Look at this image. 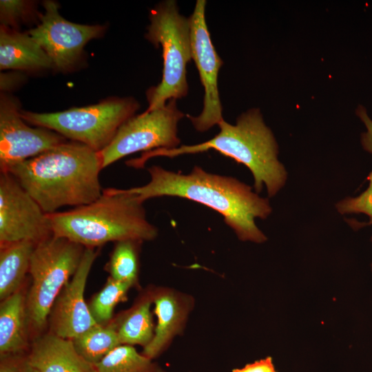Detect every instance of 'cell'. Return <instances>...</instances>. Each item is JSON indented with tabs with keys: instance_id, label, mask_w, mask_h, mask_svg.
Returning a JSON list of instances; mask_svg holds the SVG:
<instances>
[{
	"instance_id": "obj_1",
	"label": "cell",
	"mask_w": 372,
	"mask_h": 372,
	"mask_svg": "<svg viewBox=\"0 0 372 372\" xmlns=\"http://www.w3.org/2000/svg\"><path fill=\"white\" fill-rule=\"evenodd\" d=\"M149 181L141 187L125 189L142 201L161 196L186 198L219 213L241 241L262 243L267 240L255 219L267 218L272 209L267 198L251 186L228 176L211 174L194 166L189 174L174 172L160 166L147 168Z\"/></svg>"
},
{
	"instance_id": "obj_2",
	"label": "cell",
	"mask_w": 372,
	"mask_h": 372,
	"mask_svg": "<svg viewBox=\"0 0 372 372\" xmlns=\"http://www.w3.org/2000/svg\"><path fill=\"white\" fill-rule=\"evenodd\" d=\"M99 152L78 142H65L6 171L47 214L63 206L89 204L103 194Z\"/></svg>"
},
{
	"instance_id": "obj_3",
	"label": "cell",
	"mask_w": 372,
	"mask_h": 372,
	"mask_svg": "<svg viewBox=\"0 0 372 372\" xmlns=\"http://www.w3.org/2000/svg\"><path fill=\"white\" fill-rule=\"evenodd\" d=\"M218 126L220 132L207 141L145 152L139 158L129 160L128 165L143 168L147 161L154 157L174 158L213 149L250 170L254 180L255 192L260 193L265 185L268 196H274L285 185L287 173L278 160L277 142L271 130L265 125L260 110L251 108L241 114L235 125L223 120Z\"/></svg>"
},
{
	"instance_id": "obj_4",
	"label": "cell",
	"mask_w": 372,
	"mask_h": 372,
	"mask_svg": "<svg viewBox=\"0 0 372 372\" xmlns=\"http://www.w3.org/2000/svg\"><path fill=\"white\" fill-rule=\"evenodd\" d=\"M48 216L52 235L85 248L124 240L150 241L158 236V229L147 219L143 202L126 189H104L89 204Z\"/></svg>"
},
{
	"instance_id": "obj_5",
	"label": "cell",
	"mask_w": 372,
	"mask_h": 372,
	"mask_svg": "<svg viewBox=\"0 0 372 372\" xmlns=\"http://www.w3.org/2000/svg\"><path fill=\"white\" fill-rule=\"evenodd\" d=\"M149 19L145 38L161 46L163 70L161 81L147 92L148 111L187 96V65L192 60L189 18L179 12L176 1L159 3L151 10Z\"/></svg>"
},
{
	"instance_id": "obj_6",
	"label": "cell",
	"mask_w": 372,
	"mask_h": 372,
	"mask_svg": "<svg viewBox=\"0 0 372 372\" xmlns=\"http://www.w3.org/2000/svg\"><path fill=\"white\" fill-rule=\"evenodd\" d=\"M85 249L54 235L35 245L29 269L32 282L26 293L31 341L43 333L53 304L76 273Z\"/></svg>"
},
{
	"instance_id": "obj_7",
	"label": "cell",
	"mask_w": 372,
	"mask_h": 372,
	"mask_svg": "<svg viewBox=\"0 0 372 372\" xmlns=\"http://www.w3.org/2000/svg\"><path fill=\"white\" fill-rule=\"evenodd\" d=\"M139 108L132 97L114 98L96 105L63 112L36 113L20 111L23 121L53 130L74 142L101 152L112 141L120 127Z\"/></svg>"
},
{
	"instance_id": "obj_8",
	"label": "cell",
	"mask_w": 372,
	"mask_h": 372,
	"mask_svg": "<svg viewBox=\"0 0 372 372\" xmlns=\"http://www.w3.org/2000/svg\"><path fill=\"white\" fill-rule=\"evenodd\" d=\"M185 114L172 99L161 108L134 116L118 129L110 143L99 152L102 169L138 152L180 146L178 123Z\"/></svg>"
},
{
	"instance_id": "obj_9",
	"label": "cell",
	"mask_w": 372,
	"mask_h": 372,
	"mask_svg": "<svg viewBox=\"0 0 372 372\" xmlns=\"http://www.w3.org/2000/svg\"><path fill=\"white\" fill-rule=\"evenodd\" d=\"M207 1L197 0L189 17L191 29L192 60L198 69L204 87L203 108L196 116L186 114L195 130L204 132L224 120L218 77L223 61L212 43L205 19Z\"/></svg>"
},
{
	"instance_id": "obj_10",
	"label": "cell",
	"mask_w": 372,
	"mask_h": 372,
	"mask_svg": "<svg viewBox=\"0 0 372 372\" xmlns=\"http://www.w3.org/2000/svg\"><path fill=\"white\" fill-rule=\"evenodd\" d=\"M52 236L48 214L7 172L0 174V246Z\"/></svg>"
},
{
	"instance_id": "obj_11",
	"label": "cell",
	"mask_w": 372,
	"mask_h": 372,
	"mask_svg": "<svg viewBox=\"0 0 372 372\" xmlns=\"http://www.w3.org/2000/svg\"><path fill=\"white\" fill-rule=\"evenodd\" d=\"M43 7L41 23L28 34L46 52L52 65L58 70H68L78 60L85 45L101 36L105 28L67 21L52 1H45Z\"/></svg>"
},
{
	"instance_id": "obj_12",
	"label": "cell",
	"mask_w": 372,
	"mask_h": 372,
	"mask_svg": "<svg viewBox=\"0 0 372 372\" xmlns=\"http://www.w3.org/2000/svg\"><path fill=\"white\" fill-rule=\"evenodd\" d=\"M66 142L59 133L44 127L32 128L20 116L17 102L1 94L0 101V170L37 156Z\"/></svg>"
},
{
	"instance_id": "obj_13",
	"label": "cell",
	"mask_w": 372,
	"mask_h": 372,
	"mask_svg": "<svg viewBox=\"0 0 372 372\" xmlns=\"http://www.w3.org/2000/svg\"><path fill=\"white\" fill-rule=\"evenodd\" d=\"M99 250L86 247L74 276L64 286L50 312L48 331L72 340L98 324L84 298L87 279Z\"/></svg>"
},
{
	"instance_id": "obj_14",
	"label": "cell",
	"mask_w": 372,
	"mask_h": 372,
	"mask_svg": "<svg viewBox=\"0 0 372 372\" xmlns=\"http://www.w3.org/2000/svg\"><path fill=\"white\" fill-rule=\"evenodd\" d=\"M153 302L157 324L153 339L142 352L151 360L161 355L174 338L182 333L194 306L192 296L167 287L153 290Z\"/></svg>"
},
{
	"instance_id": "obj_15",
	"label": "cell",
	"mask_w": 372,
	"mask_h": 372,
	"mask_svg": "<svg viewBox=\"0 0 372 372\" xmlns=\"http://www.w3.org/2000/svg\"><path fill=\"white\" fill-rule=\"evenodd\" d=\"M28 355L39 372H97L95 365L79 354L72 340L49 331L31 341Z\"/></svg>"
},
{
	"instance_id": "obj_16",
	"label": "cell",
	"mask_w": 372,
	"mask_h": 372,
	"mask_svg": "<svg viewBox=\"0 0 372 372\" xmlns=\"http://www.w3.org/2000/svg\"><path fill=\"white\" fill-rule=\"evenodd\" d=\"M26 293L20 289L1 301L0 355L24 353L29 350L31 336Z\"/></svg>"
},
{
	"instance_id": "obj_17",
	"label": "cell",
	"mask_w": 372,
	"mask_h": 372,
	"mask_svg": "<svg viewBox=\"0 0 372 372\" xmlns=\"http://www.w3.org/2000/svg\"><path fill=\"white\" fill-rule=\"evenodd\" d=\"M52 65L46 52L29 34L1 25V70H41Z\"/></svg>"
},
{
	"instance_id": "obj_18",
	"label": "cell",
	"mask_w": 372,
	"mask_h": 372,
	"mask_svg": "<svg viewBox=\"0 0 372 372\" xmlns=\"http://www.w3.org/2000/svg\"><path fill=\"white\" fill-rule=\"evenodd\" d=\"M36 244L23 240L1 246L0 300L18 291L29 273L30 258Z\"/></svg>"
},
{
	"instance_id": "obj_19",
	"label": "cell",
	"mask_w": 372,
	"mask_h": 372,
	"mask_svg": "<svg viewBox=\"0 0 372 372\" xmlns=\"http://www.w3.org/2000/svg\"><path fill=\"white\" fill-rule=\"evenodd\" d=\"M153 290L145 293L130 310L118 318L121 344L146 347L153 339L155 327L150 310Z\"/></svg>"
},
{
	"instance_id": "obj_20",
	"label": "cell",
	"mask_w": 372,
	"mask_h": 372,
	"mask_svg": "<svg viewBox=\"0 0 372 372\" xmlns=\"http://www.w3.org/2000/svg\"><path fill=\"white\" fill-rule=\"evenodd\" d=\"M118 318L107 324H97L72 339L79 354L96 365L109 353L121 345L118 335Z\"/></svg>"
},
{
	"instance_id": "obj_21",
	"label": "cell",
	"mask_w": 372,
	"mask_h": 372,
	"mask_svg": "<svg viewBox=\"0 0 372 372\" xmlns=\"http://www.w3.org/2000/svg\"><path fill=\"white\" fill-rule=\"evenodd\" d=\"M141 240H124L115 242L105 269L112 279L126 282L132 287L137 285L139 269Z\"/></svg>"
},
{
	"instance_id": "obj_22",
	"label": "cell",
	"mask_w": 372,
	"mask_h": 372,
	"mask_svg": "<svg viewBox=\"0 0 372 372\" xmlns=\"http://www.w3.org/2000/svg\"><path fill=\"white\" fill-rule=\"evenodd\" d=\"M97 372H166L132 345L121 344L96 365Z\"/></svg>"
},
{
	"instance_id": "obj_23",
	"label": "cell",
	"mask_w": 372,
	"mask_h": 372,
	"mask_svg": "<svg viewBox=\"0 0 372 372\" xmlns=\"http://www.w3.org/2000/svg\"><path fill=\"white\" fill-rule=\"evenodd\" d=\"M132 286L109 277L103 289L92 298L88 307L98 324H107L113 319L115 307L126 300L127 291Z\"/></svg>"
},
{
	"instance_id": "obj_24",
	"label": "cell",
	"mask_w": 372,
	"mask_h": 372,
	"mask_svg": "<svg viewBox=\"0 0 372 372\" xmlns=\"http://www.w3.org/2000/svg\"><path fill=\"white\" fill-rule=\"evenodd\" d=\"M369 181L368 188L357 197H347L335 205L338 211L341 214H364L369 217V223H353L348 220L349 224L355 229L365 225H372V171L367 176Z\"/></svg>"
},
{
	"instance_id": "obj_25",
	"label": "cell",
	"mask_w": 372,
	"mask_h": 372,
	"mask_svg": "<svg viewBox=\"0 0 372 372\" xmlns=\"http://www.w3.org/2000/svg\"><path fill=\"white\" fill-rule=\"evenodd\" d=\"M0 372H39L30 362L28 352L0 355Z\"/></svg>"
},
{
	"instance_id": "obj_26",
	"label": "cell",
	"mask_w": 372,
	"mask_h": 372,
	"mask_svg": "<svg viewBox=\"0 0 372 372\" xmlns=\"http://www.w3.org/2000/svg\"><path fill=\"white\" fill-rule=\"evenodd\" d=\"M24 1L1 0L0 1V18L1 25L8 26L15 23L25 15L28 6Z\"/></svg>"
},
{
	"instance_id": "obj_27",
	"label": "cell",
	"mask_w": 372,
	"mask_h": 372,
	"mask_svg": "<svg viewBox=\"0 0 372 372\" xmlns=\"http://www.w3.org/2000/svg\"><path fill=\"white\" fill-rule=\"evenodd\" d=\"M231 372H277L271 357L248 364L240 369H235Z\"/></svg>"
},
{
	"instance_id": "obj_28",
	"label": "cell",
	"mask_w": 372,
	"mask_h": 372,
	"mask_svg": "<svg viewBox=\"0 0 372 372\" xmlns=\"http://www.w3.org/2000/svg\"><path fill=\"white\" fill-rule=\"evenodd\" d=\"M371 241H372V237H371ZM371 269H372V264H371Z\"/></svg>"
}]
</instances>
